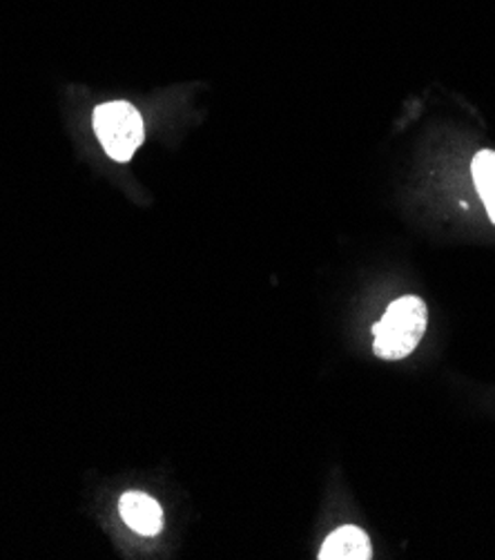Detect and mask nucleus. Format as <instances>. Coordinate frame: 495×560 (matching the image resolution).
Instances as JSON below:
<instances>
[{
    "mask_svg": "<svg viewBox=\"0 0 495 560\" xmlns=\"http://www.w3.org/2000/svg\"><path fill=\"white\" fill-rule=\"evenodd\" d=\"M428 326L426 302L417 295L396 300L373 326V353L379 360H404L422 342Z\"/></svg>",
    "mask_w": 495,
    "mask_h": 560,
    "instance_id": "obj_1",
    "label": "nucleus"
},
{
    "mask_svg": "<svg viewBox=\"0 0 495 560\" xmlns=\"http://www.w3.org/2000/svg\"><path fill=\"white\" fill-rule=\"evenodd\" d=\"M92 126L103 150L121 163L130 161L145 139V128L139 109L128 101L98 105L94 109Z\"/></svg>",
    "mask_w": 495,
    "mask_h": 560,
    "instance_id": "obj_2",
    "label": "nucleus"
},
{
    "mask_svg": "<svg viewBox=\"0 0 495 560\" xmlns=\"http://www.w3.org/2000/svg\"><path fill=\"white\" fill-rule=\"evenodd\" d=\"M119 512L126 525L141 536H156L163 529V510L148 493L128 491L119 502Z\"/></svg>",
    "mask_w": 495,
    "mask_h": 560,
    "instance_id": "obj_3",
    "label": "nucleus"
},
{
    "mask_svg": "<svg viewBox=\"0 0 495 560\" xmlns=\"http://www.w3.org/2000/svg\"><path fill=\"white\" fill-rule=\"evenodd\" d=\"M373 545L368 534L357 525H344L330 534L319 549V560H368Z\"/></svg>",
    "mask_w": 495,
    "mask_h": 560,
    "instance_id": "obj_4",
    "label": "nucleus"
},
{
    "mask_svg": "<svg viewBox=\"0 0 495 560\" xmlns=\"http://www.w3.org/2000/svg\"><path fill=\"white\" fill-rule=\"evenodd\" d=\"M471 175L488 219L495 223V150H482L475 154L471 163Z\"/></svg>",
    "mask_w": 495,
    "mask_h": 560,
    "instance_id": "obj_5",
    "label": "nucleus"
}]
</instances>
